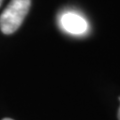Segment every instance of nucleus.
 I'll return each instance as SVG.
<instances>
[{"label":"nucleus","instance_id":"3","mask_svg":"<svg viewBox=\"0 0 120 120\" xmlns=\"http://www.w3.org/2000/svg\"><path fill=\"white\" fill-rule=\"evenodd\" d=\"M119 100H120V97H119ZM117 116H118V120H120V107H119V109H118V114H117Z\"/></svg>","mask_w":120,"mask_h":120},{"label":"nucleus","instance_id":"4","mask_svg":"<svg viewBox=\"0 0 120 120\" xmlns=\"http://www.w3.org/2000/svg\"><path fill=\"white\" fill-rule=\"evenodd\" d=\"M2 120H13V119H11V118H4V119H2Z\"/></svg>","mask_w":120,"mask_h":120},{"label":"nucleus","instance_id":"1","mask_svg":"<svg viewBox=\"0 0 120 120\" xmlns=\"http://www.w3.org/2000/svg\"><path fill=\"white\" fill-rule=\"evenodd\" d=\"M31 0H11L0 15V30L6 35L12 34L20 27L27 15Z\"/></svg>","mask_w":120,"mask_h":120},{"label":"nucleus","instance_id":"2","mask_svg":"<svg viewBox=\"0 0 120 120\" xmlns=\"http://www.w3.org/2000/svg\"><path fill=\"white\" fill-rule=\"evenodd\" d=\"M61 25L71 34H83L87 30V23L84 18L72 12L65 13L61 17Z\"/></svg>","mask_w":120,"mask_h":120},{"label":"nucleus","instance_id":"5","mask_svg":"<svg viewBox=\"0 0 120 120\" xmlns=\"http://www.w3.org/2000/svg\"><path fill=\"white\" fill-rule=\"evenodd\" d=\"M2 1L3 0H0V6H1V4H2Z\"/></svg>","mask_w":120,"mask_h":120}]
</instances>
